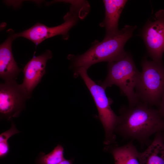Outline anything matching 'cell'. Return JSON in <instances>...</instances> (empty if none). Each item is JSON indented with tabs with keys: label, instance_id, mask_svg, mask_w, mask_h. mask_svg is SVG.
<instances>
[{
	"label": "cell",
	"instance_id": "6da1fadb",
	"mask_svg": "<svg viewBox=\"0 0 164 164\" xmlns=\"http://www.w3.org/2000/svg\"><path fill=\"white\" fill-rule=\"evenodd\" d=\"M115 130L125 139L148 144L153 135L164 132V119L157 109L139 102L133 106L122 107Z\"/></svg>",
	"mask_w": 164,
	"mask_h": 164
},
{
	"label": "cell",
	"instance_id": "7a4b0ae2",
	"mask_svg": "<svg viewBox=\"0 0 164 164\" xmlns=\"http://www.w3.org/2000/svg\"><path fill=\"white\" fill-rule=\"evenodd\" d=\"M136 26L125 25L116 35L96 41L86 52L79 55H70V67L74 73L80 68L87 70L92 65L102 62H109L120 58L126 52L124 50L127 42L132 36Z\"/></svg>",
	"mask_w": 164,
	"mask_h": 164
},
{
	"label": "cell",
	"instance_id": "3957f363",
	"mask_svg": "<svg viewBox=\"0 0 164 164\" xmlns=\"http://www.w3.org/2000/svg\"><path fill=\"white\" fill-rule=\"evenodd\" d=\"M140 73L131 55L126 52L118 59L108 62L107 76L99 84L105 90L113 85L118 86L127 97L129 106H133L139 102L135 89Z\"/></svg>",
	"mask_w": 164,
	"mask_h": 164
},
{
	"label": "cell",
	"instance_id": "277c9868",
	"mask_svg": "<svg viewBox=\"0 0 164 164\" xmlns=\"http://www.w3.org/2000/svg\"><path fill=\"white\" fill-rule=\"evenodd\" d=\"M142 71L135 91L140 102L158 107L164 94V67L162 64L146 59L141 63Z\"/></svg>",
	"mask_w": 164,
	"mask_h": 164
},
{
	"label": "cell",
	"instance_id": "5b68a950",
	"mask_svg": "<svg viewBox=\"0 0 164 164\" xmlns=\"http://www.w3.org/2000/svg\"><path fill=\"white\" fill-rule=\"evenodd\" d=\"M87 70L80 68L74 73V77L80 76L89 91L105 131V143L108 145L115 140L114 133L118 122L119 116L117 115L112 110L111 106L112 101L107 96L105 89L100 84H96L89 76Z\"/></svg>",
	"mask_w": 164,
	"mask_h": 164
},
{
	"label": "cell",
	"instance_id": "8992f818",
	"mask_svg": "<svg viewBox=\"0 0 164 164\" xmlns=\"http://www.w3.org/2000/svg\"><path fill=\"white\" fill-rule=\"evenodd\" d=\"M80 11L75 8L71 7L70 12L64 16V22L54 27L47 26L37 23L27 30L21 32L15 33V38L21 37L27 39L37 45L45 39L54 36L61 35L64 39L69 37V30L77 23Z\"/></svg>",
	"mask_w": 164,
	"mask_h": 164
},
{
	"label": "cell",
	"instance_id": "52a82bcc",
	"mask_svg": "<svg viewBox=\"0 0 164 164\" xmlns=\"http://www.w3.org/2000/svg\"><path fill=\"white\" fill-rule=\"evenodd\" d=\"M29 97L16 80L0 84V119L11 120L18 117L26 107Z\"/></svg>",
	"mask_w": 164,
	"mask_h": 164
},
{
	"label": "cell",
	"instance_id": "ba28073f",
	"mask_svg": "<svg viewBox=\"0 0 164 164\" xmlns=\"http://www.w3.org/2000/svg\"><path fill=\"white\" fill-rule=\"evenodd\" d=\"M147 52L153 61L162 63L164 50V10H159L155 14V20H148L141 34Z\"/></svg>",
	"mask_w": 164,
	"mask_h": 164
},
{
	"label": "cell",
	"instance_id": "9c48e42d",
	"mask_svg": "<svg viewBox=\"0 0 164 164\" xmlns=\"http://www.w3.org/2000/svg\"><path fill=\"white\" fill-rule=\"evenodd\" d=\"M52 57L51 51L46 50L42 54L33 57L25 65L23 70V81L20 85L29 98L46 73L47 61Z\"/></svg>",
	"mask_w": 164,
	"mask_h": 164
},
{
	"label": "cell",
	"instance_id": "30bf717a",
	"mask_svg": "<svg viewBox=\"0 0 164 164\" xmlns=\"http://www.w3.org/2000/svg\"><path fill=\"white\" fill-rule=\"evenodd\" d=\"M0 46V77L4 82L16 80L22 70L18 67L12 49L14 33L11 32Z\"/></svg>",
	"mask_w": 164,
	"mask_h": 164
},
{
	"label": "cell",
	"instance_id": "8fae6325",
	"mask_svg": "<svg viewBox=\"0 0 164 164\" xmlns=\"http://www.w3.org/2000/svg\"><path fill=\"white\" fill-rule=\"evenodd\" d=\"M128 1L126 0H103L105 8V16L100 25L105 28L104 38L112 36L119 32V20Z\"/></svg>",
	"mask_w": 164,
	"mask_h": 164
},
{
	"label": "cell",
	"instance_id": "7c38bea8",
	"mask_svg": "<svg viewBox=\"0 0 164 164\" xmlns=\"http://www.w3.org/2000/svg\"><path fill=\"white\" fill-rule=\"evenodd\" d=\"M162 132L155 134L153 141L143 152H139L140 164H164V142Z\"/></svg>",
	"mask_w": 164,
	"mask_h": 164
},
{
	"label": "cell",
	"instance_id": "4fadbf2b",
	"mask_svg": "<svg viewBox=\"0 0 164 164\" xmlns=\"http://www.w3.org/2000/svg\"><path fill=\"white\" fill-rule=\"evenodd\" d=\"M139 152L132 141L113 147L111 150L115 164H140Z\"/></svg>",
	"mask_w": 164,
	"mask_h": 164
},
{
	"label": "cell",
	"instance_id": "5bb4252c",
	"mask_svg": "<svg viewBox=\"0 0 164 164\" xmlns=\"http://www.w3.org/2000/svg\"><path fill=\"white\" fill-rule=\"evenodd\" d=\"M65 159L64 149L61 145L58 144L47 154L40 152L36 162L37 164H58Z\"/></svg>",
	"mask_w": 164,
	"mask_h": 164
},
{
	"label": "cell",
	"instance_id": "9a60e30c",
	"mask_svg": "<svg viewBox=\"0 0 164 164\" xmlns=\"http://www.w3.org/2000/svg\"><path fill=\"white\" fill-rule=\"evenodd\" d=\"M20 132L16 128L15 125L12 121L11 126L8 130L0 134V158L5 157L10 151V147L8 142L9 139L12 136Z\"/></svg>",
	"mask_w": 164,
	"mask_h": 164
},
{
	"label": "cell",
	"instance_id": "2e32d148",
	"mask_svg": "<svg viewBox=\"0 0 164 164\" xmlns=\"http://www.w3.org/2000/svg\"><path fill=\"white\" fill-rule=\"evenodd\" d=\"M158 107L157 109L159 114L164 119V94L162 97L160 104Z\"/></svg>",
	"mask_w": 164,
	"mask_h": 164
},
{
	"label": "cell",
	"instance_id": "e0dca14e",
	"mask_svg": "<svg viewBox=\"0 0 164 164\" xmlns=\"http://www.w3.org/2000/svg\"><path fill=\"white\" fill-rule=\"evenodd\" d=\"M71 160H67L65 159L58 164H72Z\"/></svg>",
	"mask_w": 164,
	"mask_h": 164
},
{
	"label": "cell",
	"instance_id": "ac0fdd59",
	"mask_svg": "<svg viewBox=\"0 0 164 164\" xmlns=\"http://www.w3.org/2000/svg\"><path fill=\"white\" fill-rule=\"evenodd\" d=\"M162 136H163V141L164 142V132H162Z\"/></svg>",
	"mask_w": 164,
	"mask_h": 164
}]
</instances>
